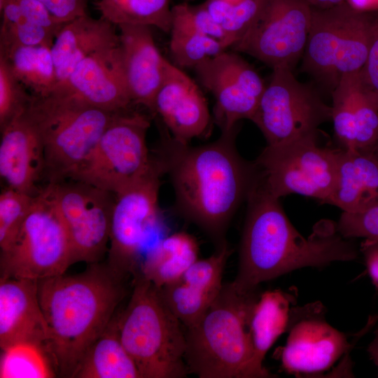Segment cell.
I'll return each instance as SVG.
<instances>
[{
	"label": "cell",
	"mask_w": 378,
	"mask_h": 378,
	"mask_svg": "<svg viewBox=\"0 0 378 378\" xmlns=\"http://www.w3.org/2000/svg\"><path fill=\"white\" fill-rule=\"evenodd\" d=\"M312 7L326 8L338 5L344 0H308Z\"/></svg>",
	"instance_id": "bcb514c9"
},
{
	"label": "cell",
	"mask_w": 378,
	"mask_h": 378,
	"mask_svg": "<svg viewBox=\"0 0 378 378\" xmlns=\"http://www.w3.org/2000/svg\"><path fill=\"white\" fill-rule=\"evenodd\" d=\"M378 203V160L372 153L341 148L334 191L327 204L356 213Z\"/></svg>",
	"instance_id": "cb8c5ba5"
},
{
	"label": "cell",
	"mask_w": 378,
	"mask_h": 378,
	"mask_svg": "<svg viewBox=\"0 0 378 378\" xmlns=\"http://www.w3.org/2000/svg\"><path fill=\"white\" fill-rule=\"evenodd\" d=\"M359 250L363 255L369 276L378 288V241L365 239Z\"/></svg>",
	"instance_id": "7bdbcfd3"
},
{
	"label": "cell",
	"mask_w": 378,
	"mask_h": 378,
	"mask_svg": "<svg viewBox=\"0 0 378 378\" xmlns=\"http://www.w3.org/2000/svg\"><path fill=\"white\" fill-rule=\"evenodd\" d=\"M117 27L124 74L132 104L141 105L154 113L155 99L162 83L167 59L158 50L150 27Z\"/></svg>",
	"instance_id": "44dd1931"
},
{
	"label": "cell",
	"mask_w": 378,
	"mask_h": 378,
	"mask_svg": "<svg viewBox=\"0 0 378 378\" xmlns=\"http://www.w3.org/2000/svg\"><path fill=\"white\" fill-rule=\"evenodd\" d=\"M375 13L356 10L345 1L326 8L312 7L302 70L330 92L344 75L361 70Z\"/></svg>",
	"instance_id": "52a82bcc"
},
{
	"label": "cell",
	"mask_w": 378,
	"mask_h": 378,
	"mask_svg": "<svg viewBox=\"0 0 378 378\" xmlns=\"http://www.w3.org/2000/svg\"><path fill=\"white\" fill-rule=\"evenodd\" d=\"M354 96L356 150L372 153L378 141V94L365 80L361 70L355 73Z\"/></svg>",
	"instance_id": "d6a6232c"
},
{
	"label": "cell",
	"mask_w": 378,
	"mask_h": 378,
	"mask_svg": "<svg viewBox=\"0 0 378 378\" xmlns=\"http://www.w3.org/2000/svg\"><path fill=\"white\" fill-rule=\"evenodd\" d=\"M15 77L33 94L44 96L58 85L51 48L43 45H16L0 48Z\"/></svg>",
	"instance_id": "83f0119b"
},
{
	"label": "cell",
	"mask_w": 378,
	"mask_h": 378,
	"mask_svg": "<svg viewBox=\"0 0 378 378\" xmlns=\"http://www.w3.org/2000/svg\"><path fill=\"white\" fill-rule=\"evenodd\" d=\"M48 337V329L38 300L37 281L0 279L1 350L23 342L37 343L46 349Z\"/></svg>",
	"instance_id": "7402d4cb"
},
{
	"label": "cell",
	"mask_w": 378,
	"mask_h": 378,
	"mask_svg": "<svg viewBox=\"0 0 378 378\" xmlns=\"http://www.w3.org/2000/svg\"><path fill=\"white\" fill-rule=\"evenodd\" d=\"M0 48L16 45L52 47L55 36L26 19L12 0H0Z\"/></svg>",
	"instance_id": "836d02e7"
},
{
	"label": "cell",
	"mask_w": 378,
	"mask_h": 378,
	"mask_svg": "<svg viewBox=\"0 0 378 378\" xmlns=\"http://www.w3.org/2000/svg\"><path fill=\"white\" fill-rule=\"evenodd\" d=\"M154 113L160 116L173 138L182 144L203 135L211 120L207 102L199 86L167 59Z\"/></svg>",
	"instance_id": "e0dca14e"
},
{
	"label": "cell",
	"mask_w": 378,
	"mask_h": 378,
	"mask_svg": "<svg viewBox=\"0 0 378 378\" xmlns=\"http://www.w3.org/2000/svg\"><path fill=\"white\" fill-rule=\"evenodd\" d=\"M150 118L131 108L118 112L94 150L69 179L118 194L149 174L158 158L146 144Z\"/></svg>",
	"instance_id": "ba28073f"
},
{
	"label": "cell",
	"mask_w": 378,
	"mask_h": 378,
	"mask_svg": "<svg viewBox=\"0 0 378 378\" xmlns=\"http://www.w3.org/2000/svg\"><path fill=\"white\" fill-rule=\"evenodd\" d=\"M331 118V106L318 92L298 80L292 69L279 66L272 69L251 121L268 146H278L317 135L319 126Z\"/></svg>",
	"instance_id": "8fae6325"
},
{
	"label": "cell",
	"mask_w": 378,
	"mask_h": 378,
	"mask_svg": "<svg viewBox=\"0 0 378 378\" xmlns=\"http://www.w3.org/2000/svg\"><path fill=\"white\" fill-rule=\"evenodd\" d=\"M35 195L4 187L0 194V249L8 248L25 220Z\"/></svg>",
	"instance_id": "d590c367"
},
{
	"label": "cell",
	"mask_w": 378,
	"mask_h": 378,
	"mask_svg": "<svg viewBox=\"0 0 378 378\" xmlns=\"http://www.w3.org/2000/svg\"><path fill=\"white\" fill-rule=\"evenodd\" d=\"M169 33L173 64L181 69L195 68L225 50L219 40L182 25L172 24Z\"/></svg>",
	"instance_id": "4dcf8cb0"
},
{
	"label": "cell",
	"mask_w": 378,
	"mask_h": 378,
	"mask_svg": "<svg viewBox=\"0 0 378 378\" xmlns=\"http://www.w3.org/2000/svg\"><path fill=\"white\" fill-rule=\"evenodd\" d=\"M354 9L362 12L378 10V0H344Z\"/></svg>",
	"instance_id": "ee69618b"
},
{
	"label": "cell",
	"mask_w": 378,
	"mask_h": 378,
	"mask_svg": "<svg viewBox=\"0 0 378 378\" xmlns=\"http://www.w3.org/2000/svg\"><path fill=\"white\" fill-rule=\"evenodd\" d=\"M26 111L43 144L48 183L70 178L118 113L91 105L64 85L33 94Z\"/></svg>",
	"instance_id": "8992f818"
},
{
	"label": "cell",
	"mask_w": 378,
	"mask_h": 378,
	"mask_svg": "<svg viewBox=\"0 0 378 378\" xmlns=\"http://www.w3.org/2000/svg\"><path fill=\"white\" fill-rule=\"evenodd\" d=\"M127 279L106 261L83 272L37 281L48 337L46 349L57 377L74 378L91 345L106 330L127 294Z\"/></svg>",
	"instance_id": "3957f363"
},
{
	"label": "cell",
	"mask_w": 378,
	"mask_h": 378,
	"mask_svg": "<svg viewBox=\"0 0 378 378\" xmlns=\"http://www.w3.org/2000/svg\"><path fill=\"white\" fill-rule=\"evenodd\" d=\"M260 0H206L202 5L222 28L226 50L244 34L254 19Z\"/></svg>",
	"instance_id": "1f68e13d"
},
{
	"label": "cell",
	"mask_w": 378,
	"mask_h": 378,
	"mask_svg": "<svg viewBox=\"0 0 378 378\" xmlns=\"http://www.w3.org/2000/svg\"><path fill=\"white\" fill-rule=\"evenodd\" d=\"M194 69L214 97V118L222 132L233 130L242 119L252 120L265 85L243 57L235 51L225 50Z\"/></svg>",
	"instance_id": "2e32d148"
},
{
	"label": "cell",
	"mask_w": 378,
	"mask_h": 378,
	"mask_svg": "<svg viewBox=\"0 0 378 378\" xmlns=\"http://www.w3.org/2000/svg\"><path fill=\"white\" fill-rule=\"evenodd\" d=\"M372 154L377 158L378 160V141L375 145V147L374 148V150L372 152Z\"/></svg>",
	"instance_id": "7dc6e473"
},
{
	"label": "cell",
	"mask_w": 378,
	"mask_h": 378,
	"mask_svg": "<svg viewBox=\"0 0 378 378\" xmlns=\"http://www.w3.org/2000/svg\"><path fill=\"white\" fill-rule=\"evenodd\" d=\"M115 26L102 17L94 18L88 14L62 24L51 47L58 85L65 83L86 57L119 43Z\"/></svg>",
	"instance_id": "603a6c76"
},
{
	"label": "cell",
	"mask_w": 378,
	"mask_h": 378,
	"mask_svg": "<svg viewBox=\"0 0 378 378\" xmlns=\"http://www.w3.org/2000/svg\"><path fill=\"white\" fill-rule=\"evenodd\" d=\"M157 158L158 163L149 174L115 194L106 262L125 279L139 270L142 246L158 221L160 178L165 172Z\"/></svg>",
	"instance_id": "5bb4252c"
},
{
	"label": "cell",
	"mask_w": 378,
	"mask_h": 378,
	"mask_svg": "<svg viewBox=\"0 0 378 378\" xmlns=\"http://www.w3.org/2000/svg\"><path fill=\"white\" fill-rule=\"evenodd\" d=\"M336 224L344 237L378 241V203L360 212H343Z\"/></svg>",
	"instance_id": "f35d334b"
},
{
	"label": "cell",
	"mask_w": 378,
	"mask_h": 378,
	"mask_svg": "<svg viewBox=\"0 0 378 378\" xmlns=\"http://www.w3.org/2000/svg\"><path fill=\"white\" fill-rule=\"evenodd\" d=\"M312 12L308 0H260L248 29L232 48L272 69L293 70L304 51Z\"/></svg>",
	"instance_id": "4fadbf2b"
},
{
	"label": "cell",
	"mask_w": 378,
	"mask_h": 378,
	"mask_svg": "<svg viewBox=\"0 0 378 378\" xmlns=\"http://www.w3.org/2000/svg\"><path fill=\"white\" fill-rule=\"evenodd\" d=\"M22 15L30 22L44 27L55 36L62 26L38 0H12Z\"/></svg>",
	"instance_id": "ab89813d"
},
{
	"label": "cell",
	"mask_w": 378,
	"mask_h": 378,
	"mask_svg": "<svg viewBox=\"0 0 378 378\" xmlns=\"http://www.w3.org/2000/svg\"><path fill=\"white\" fill-rule=\"evenodd\" d=\"M260 297L225 283L202 316L185 331L189 374L200 378H251V321Z\"/></svg>",
	"instance_id": "277c9868"
},
{
	"label": "cell",
	"mask_w": 378,
	"mask_h": 378,
	"mask_svg": "<svg viewBox=\"0 0 378 378\" xmlns=\"http://www.w3.org/2000/svg\"><path fill=\"white\" fill-rule=\"evenodd\" d=\"M361 71L365 80L378 94V10L372 24L368 55Z\"/></svg>",
	"instance_id": "b9f144b4"
},
{
	"label": "cell",
	"mask_w": 378,
	"mask_h": 378,
	"mask_svg": "<svg viewBox=\"0 0 378 378\" xmlns=\"http://www.w3.org/2000/svg\"><path fill=\"white\" fill-rule=\"evenodd\" d=\"M26 109L0 130V176L5 187L36 195L37 183L45 178V153Z\"/></svg>",
	"instance_id": "ffe728a7"
},
{
	"label": "cell",
	"mask_w": 378,
	"mask_h": 378,
	"mask_svg": "<svg viewBox=\"0 0 378 378\" xmlns=\"http://www.w3.org/2000/svg\"><path fill=\"white\" fill-rule=\"evenodd\" d=\"M320 302L292 307L286 344L278 351L283 369L297 377L330 370L351 348L346 335L325 318Z\"/></svg>",
	"instance_id": "9a60e30c"
},
{
	"label": "cell",
	"mask_w": 378,
	"mask_h": 378,
	"mask_svg": "<svg viewBox=\"0 0 378 378\" xmlns=\"http://www.w3.org/2000/svg\"><path fill=\"white\" fill-rule=\"evenodd\" d=\"M246 200L238 270L232 281L237 290L258 289L260 284L295 270L323 267L358 258V251L351 239L340 234L337 224L330 220L317 223L307 238L302 235L259 175Z\"/></svg>",
	"instance_id": "7a4b0ae2"
},
{
	"label": "cell",
	"mask_w": 378,
	"mask_h": 378,
	"mask_svg": "<svg viewBox=\"0 0 378 378\" xmlns=\"http://www.w3.org/2000/svg\"><path fill=\"white\" fill-rule=\"evenodd\" d=\"M46 188L65 227L72 265L102 261L108 249L115 194L74 179Z\"/></svg>",
	"instance_id": "7c38bea8"
},
{
	"label": "cell",
	"mask_w": 378,
	"mask_h": 378,
	"mask_svg": "<svg viewBox=\"0 0 378 378\" xmlns=\"http://www.w3.org/2000/svg\"><path fill=\"white\" fill-rule=\"evenodd\" d=\"M356 72L344 75L331 92L332 99L331 120L335 136L342 148L352 150H356V144L354 96Z\"/></svg>",
	"instance_id": "e575fe53"
},
{
	"label": "cell",
	"mask_w": 378,
	"mask_h": 378,
	"mask_svg": "<svg viewBox=\"0 0 378 378\" xmlns=\"http://www.w3.org/2000/svg\"><path fill=\"white\" fill-rule=\"evenodd\" d=\"M76 94L98 108L118 112L133 104L119 43L104 48L77 64L65 83Z\"/></svg>",
	"instance_id": "d6986e66"
},
{
	"label": "cell",
	"mask_w": 378,
	"mask_h": 378,
	"mask_svg": "<svg viewBox=\"0 0 378 378\" xmlns=\"http://www.w3.org/2000/svg\"><path fill=\"white\" fill-rule=\"evenodd\" d=\"M74 378H141L120 340L116 314L89 348Z\"/></svg>",
	"instance_id": "484cf974"
},
{
	"label": "cell",
	"mask_w": 378,
	"mask_h": 378,
	"mask_svg": "<svg viewBox=\"0 0 378 378\" xmlns=\"http://www.w3.org/2000/svg\"><path fill=\"white\" fill-rule=\"evenodd\" d=\"M57 377L49 354L41 344L23 342L1 349L0 378Z\"/></svg>",
	"instance_id": "f546056e"
},
{
	"label": "cell",
	"mask_w": 378,
	"mask_h": 378,
	"mask_svg": "<svg viewBox=\"0 0 378 378\" xmlns=\"http://www.w3.org/2000/svg\"><path fill=\"white\" fill-rule=\"evenodd\" d=\"M100 17L115 26L141 24L169 32L172 8L169 0H98Z\"/></svg>",
	"instance_id": "f1b7e54d"
},
{
	"label": "cell",
	"mask_w": 378,
	"mask_h": 378,
	"mask_svg": "<svg viewBox=\"0 0 378 378\" xmlns=\"http://www.w3.org/2000/svg\"><path fill=\"white\" fill-rule=\"evenodd\" d=\"M340 149L321 147L317 135L264 148L255 162L261 181L275 197L298 194L327 204L335 188Z\"/></svg>",
	"instance_id": "30bf717a"
},
{
	"label": "cell",
	"mask_w": 378,
	"mask_h": 378,
	"mask_svg": "<svg viewBox=\"0 0 378 378\" xmlns=\"http://www.w3.org/2000/svg\"><path fill=\"white\" fill-rule=\"evenodd\" d=\"M237 133V127L223 132L214 142L195 147L169 138L157 153L171 178L179 213L216 248L227 243L230 220L258 175L255 163L239 155Z\"/></svg>",
	"instance_id": "6da1fadb"
},
{
	"label": "cell",
	"mask_w": 378,
	"mask_h": 378,
	"mask_svg": "<svg viewBox=\"0 0 378 378\" xmlns=\"http://www.w3.org/2000/svg\"><path fill=\"white\" fill-rule=\"evenodd\" d=\"M72 265L68 236L46 186L35 195L15 239L0 253V279L40 280Z\"/></svg>",
	"instance_id": "9c48e42d"
},
{
	"label": "cell",
	"mask_w": 378,
	"mask_h": 378,
	"mask_svg": "<svg viewBox=\"0 0 378 378\" xmlns=\"http://www.w3.org/2000/svg\"><path fill=\"white\" fill-rule=\"evenodd\" d=\"M367 351L370 359L378 368V326L374 331V337L368 346Z\"/></svg>",
	"instance_id": "f6af8a7d"
},
{
	"label": "cell",
	"mask_w": 378,
	"mask_h": 378,
	"mask_svg": "<svg viewBox=\"0 0 378 378\" xmlns=\"http://www.w3.org/2000/svg\"><path fill=\"white\" fill-rule=\"evenodd\" d=\"M172 24H177L219 40L224 33L220 25L209 15L204 6L181 4L172 8Z\"/></svg>",
	"instance_id": "74e56055"
},
{
	"label": "cell",
	"mask_w": 378,
	"mask_h": 378,
	"mask_svg": "<svg viewBox=\"0 0 378 378\" xmlns=\"http://www.w3.org/2000/svg\"><path fill=\"white\" fill-rule=\"evenodd\" d=\"M32 96L0 57V130L25 111Z\"/></svg>",
	"instance_id": "8d00e7d4"
},
{
	"label": "cell",
	"mask_w": 378,
	"mask_h": 378,
	"mask_svg": "<svg viewBox=\"0 0 378 378\" xmlns=\"http://www.w3.org/2000/svg\"><path fill=\"white\" fill-rule=\"evenodd\" d=\"M198 255L199 246L193 236L175 232L158 242L140 264L139 270L160 288L179 278L199 259Z\"/></svg>",
	"instance_id": "4316f807"
},
{
	"label": "cell",
	"mask_w": 378,
	"mask_h": 378,
	"mask_svg": "<svg viewBox=\"0 0 378 378\" xmlns=\"http://www.w3.org/2000/svg\"><path fill=\"white\" fill-rule=\"evenodd\" d=\"M125 308L116 314L122 343L141 378H182L189 373L184 356L182 323L169 309L159 288L139 270Z\"/></svg>",
	"instance_id": "5b68a950"
},
{
	"label": "cell",
	"mask_w": 378,
	"mask_h": 378,
	"mask_svg": "<svg viewBox=\"0 0 378 378\" xmlns=\"http://www.w3.org/2000/svg\"><path fill=\"white\" fill-rule=\"evenodd\" d=\"M59 24L87 13L88 0H38Z\"/></svg>",
	"instance_id": "60d3db41"
},
{
	"label": "cell",
	"mask_w": 378,
	"mask_h": 378,
	"mask_svg": "<svg viewBox=\"0 0 378 378\" xmlns=\"http://www.w3.org/2000/svg\"><path fill=\"white\" fill-rule=\"evenodd\" d=\"M293 296L279 289L260 295L251 316L253 358L251 378L275 377L264 367L265 355L288 326Z\"/></svg>",
	"instance_id": "d4e9b609"
},
{
	"label": "cell",
	"mask_w": 378,
	"mask_h": 378,
	"mask_svg": "<svg viewBox=\"0 0 378 378\" xmlns=\"http://www.w3.org/2000/svg\"><path fill=\"white\" fill-rule=\"evenodd\" d=\"M232 252L227 242L224 244L160 288L165 302L186 328L202 316L220 293L225 267Z\"/></svg>",
	"instance_id": "ac0fdd59"
}]
</instances>
